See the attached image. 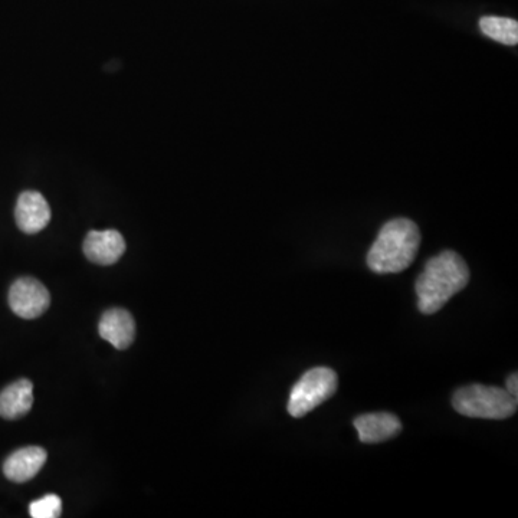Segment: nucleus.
Returning <instances> with one entry per match:
<instances>
[{"label": "nucleus", "instance_id": "0eeeda50", "mask_svg": "<svg viewBox=\"0 0 518 518\" xmlns=\"http://www.w3.org/2000/svg\"><path fill=\"white\" fill-rule=\"evenodd\" d=\"M83 249L85 257L94 264L113 265L126 252V241L114 229L91 231L85 238Z\"/></svg>", "mask_w": 518, "mask_h": 518}, {"label": "nucleus", "instance_id": "f8f14e48", "mask_svg": "<svg viewBox=\"0 0 518 518\" xmlns=\"http://www.w3.org/2000/svg\"><path fill=\"white\" fill-rule=\"evenodd\" d=\"M480 28L485 36L508 45L516 47L518 44V22L516 19L501 18V16H484L480 21Z\"/></svg>", "mask_w": 518, "mask_h": 518}, {"label": "nucleus", "instance_id": "7ed1b4c3", "mask_svg": "<svg viewBox=\"0 0 518 518\" xmlns=\"http://www.w3.org/2000/svg\"><path fill=\"white\" fill-rule=\"evenodd\" d=\"M518 399L507 389L495 386L470 385L458 389L452 398L455 411L468 418H511L517 412Z\"/></svg>", "mask_w": 518, "mask_h": 518}, {"label": "nucleus", "instance_id": "9d476101", "mask_svg": "<svg viewBox=\"0 0 518 518\" xmlns=\"http://www.w3.org/2000/svg\"><path fill=\"white\" fill-rule=\"evenodd\" d=\"M48 460L47 451L41 447H26L13 452L3 464L6 478L13 483H26L42 470Z\"/></svg>", "mask_w": 518, "mask_h": 518}, {"label": "nucleus", "instance_id": "39448f33", "mask_svg": "<svg viewBox=\"0 0 518 518\" xmlns=\"http://www.w3.org/2000/svg\"><path fill=\"white\" fill-rule=\"evenodd\" d=\"M51 304V295L41 281L19 278L9 290V306L13 313L26 320L41 317Z\"/></svg>", "mask_w": 518, "mask_h": 518}, {"label": "nucleus", "instance_id": "6e6552de", "mask_svg": "<svg viewBox=\"0 0 518 518\" xmlns=\"http://www.w3.org/2000/svg\"><path fill=\"white\" fill-rule=\"evenodd\" d=\"M353 424L363 444H380L402 432L401 419L389 412L366 413L357 416Z\"/></svg>", "mask_w": 518, "mask_h": 518}, {"label": "nucleus", "instance_id": "f03ea898", "mask_svg": "<svg viewBox=\"0 0 518 518\" xmlns=\"http://www.w3.org/2000/svg\"><path fill=\"white\" fill-rule=\"evenodd\" d=\"M422 236L411 219H392L383 225L367 254V267L376 274H399L411 267L421 247Z\"/></svg>", "mask_w": 518, "mask_h": 518}, {"label": "nucleus", "instance_id": "ddd939ff", "mask_svg": "<svg viewBox=\"0 0 518 518\" xmlns=\"http://www.w3.org/2000/svg\"><path fill=\"white\" fill-rule=\"evenodd\" d=\"M62 513V501L58 495H45L41 500H36L29 506V514L34 518H57Z\"/></svg>", "mask_w": 518, "mask_h": 518}, {"label": "nucleus", "instance_id": "f257e3e1", "mask_svg": "<svg viewBox=\"0 0 518 518\" xmlns=\"http://www.w3.org/2000/svg\"><path fill=\"white\" fill-rule=\"evenodd\" d=\"M468 283L470 268L464 258L455 251H442L426 262L424 272L416 280L419 311L426 316L438 313Z\"/></svg>", "mask_w": 518, "mask_h": 518}, {"label": "nucleus", "instance_id": "4468645a", "mask_svg": "<svg viewBox=\"0 0 518 518\" xmlns=\"http://www.w3.org/2000/svg\"><path fill=\"white\" fill-rule=\"evenodd\" d=\"M506 389L508 390V392L511 393V395L514 396V398H517V396H518V376H517V373H511V375L508 376L507 388Z\"/></svg>", "mask_w": 518, "mask_h": 518}, {"label": "nucleus", "instance_id": "423d86ee", "mask_svg": "<svg viewBox=\"0 0 518 518\" xmlns=\"http://www.w3.org/2000/svg\"><path fill=\"white\" fill-rule=\"evenodd\" d=\"M15 219L19 229L25 234H38L42 229L47 228L51 221V208L47 199L35 190L21 193L16 203Z\"/></svg>", "mask_w": 518, "mask_h": 518}, {"label": "nucleus", "instance_id": "1a4fd4ad", "mask_svg": "<svg viewBox=\"0 0 518 518\" xmlns=\"http://www.w3.org/2000/svg\"><path fill=\"white\" fill-rule=\"evenodd\" d=\"M98 333L117 350L129 349L136 337V323L124 308H111L101 317Z\"/></svg>", "mask_w": 518, "mask_h": 518}, {"label": "nucleus", "instance_id": "9b49d317", "mask_svg": "<svg viewBox=\"0 0 518 518\" xmlns=\"http://www.w3.org/2000/svg\"><path fill=\"white\" fill-rule=\"evenodd\" d=\"M34 405V385L31 380L21 379L0 393V416L9 421L22 418Z\"/></svg>", "mask_w": 518, "mask_h": 518}, {"label": "nucleus", "instance_id": "20e7f679", "mask_svg": "<svg viewBox=\"0 0 518 518\" xmlns=\"http://www.w3.org/2000/svg\"><path fill=\"white\" fill-rule=\"evenodd\" d=\"M337 386L339 379L330 367H314L308 370L291 389L288 413L293 418H303L321 403L333 398Z\"/></svg>", "mask_w": 518, "mask_h": 518}]
</instances>
